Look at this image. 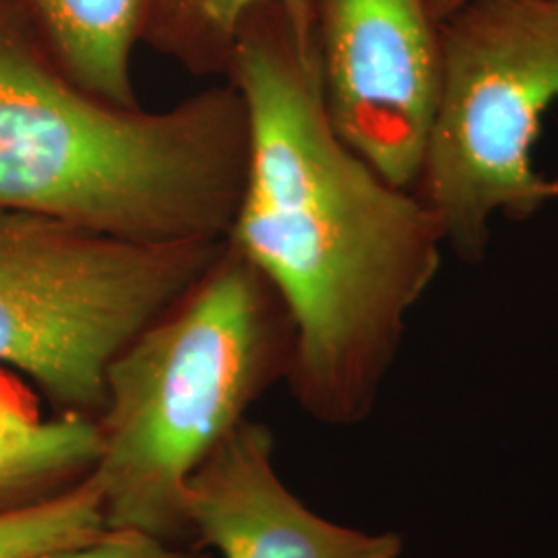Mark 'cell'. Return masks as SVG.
Returning <instances> with one entry per match:
<instances>
[{"mask_svg":"<svg viewBox=\"0 0 558 558\" xmlns=\"http://www.w3.org/2000/svg\"><path fill=\"white\" fill-rule=\"evenodd\" d=\"M226 81L248 117L246 177L226 240L292 319V398L320 424L356 426L437 278L442 228L414 191L383 179L336 133L317 40L283 4L265 2L242 21Z\"/></svg>","mask_w":558,"mask_h":558,"instance_id":"1","label":"cell"},{"mask_svg":"<svg viewBox=\"0 0 558 558\" xmlns=\"http://www.w3.org/2000/svg\"><path fill=\"white\" fill-rule=\"evenodd\" d=\"M246 163L230 81L166 110L101 100L0 4V207L140 242L223 240Z\"/></svg>","mask_w":558,"mask_h":558,"instance_id":"2","label":"cell"},{"mask_svg":"<svg viewBox=\"0 0 558 558\" xmlns=\"http://www.w3.org/2000/svg\"><path fill=\"white\" fill-rule=\"evenodd\" d=\"M294 325L228 240L218 259L110 362L92 478L106 527L189 539L184 486L253 403L286 380Z\"/></svg>","mask_w":558,"mask_h":558,"instance_id":"3","label":"cell"},{"mask_svg":"<svg viewBox=\"0 0 558 558\" xmlns=\"http://www.w3.org/2000/svg\"><path fill=\"white\" fill-rule=\"evenodd\" d=\"M223 240L140 242L0 207V368L98 418L120 350L214 265Z\"/></svg>","mask_w":558,"mask_h":558,"instance_id":"4","label":"cell"},{"mask_svg":"<svg viewBox=\"0 0 558 558\" xmlns=\"http://www.w3.org/2000/svg\"><path fill=\"white\" fill-rule=\"evenodd\" d=\"M439 101L414 193L445 244L476 260L488 221L527 220L558 197L534 168L558 101V0H465L440 21Z\"/></svg>","mask_w":558,"mask_h":558,"instance_id":"5","label":"cell"},{"mask_svg":"<svg viewBox=\"0 0 558 558\" xmlns=\"http://www.w3.org/2000/svg\"><path fill=\"white\" fill-rule=\"evenodd\" d=\"M320 92L336 133L414 191L439 101L440 21L426 0H315Z\"/></svg>","mask_w":558,"mask_h":558,"instance_id":"6","label":"cell"},{"mask_svg":"<svg viewBox=\"0 0 558 558\" xmlns=\"http://www.w3.org/2000/svg\"><path fill=\"white\" fill-rule=\"evenodd\" d=\"M271 430L246 418L186 480L193 546L220 558H398L403 539L320 518L283 484Z\"/></svg>","mask_w":558,"mask_h":558,"instance_id":"7","label":"cell"},{"mask_svg":"<svg viewBox=\"0 0 558 558\" xmlns=\"http://www.w3.org/2000/svg\"><path fill=\"white\" fill-rule=\"evenodd\" d=\"M66 80L101 100L140 106L133 50L154 0H0Z\"/></svg>","mask_w":558,"mask_h":558,"instance_id":"8","label":"cell"},{"mask_svg":"<svg viewBox=\"0 0 558 558\" xmlns=\"http://www.w3.org/2000/svg\"><path fill=\"white\" fill-rule=\"evenodd\" d=\"M265 2H279L315 38V0H154L143 44L195 77H226L240 25Z\"/></svg>","mask_w":558,"mask_h":558,"instance_id":"9","label":"cell"},{"mask_svg":"<svg viewBox=\"0 0 558 558\" xmlns=\"http://www.w3.org/2000/svg\"><path fill=\"white\" fill-rule=\"evenodd\" d=\"M98 486L92 476L32 502L0 509V558H34L77 546L106 532Z\"/></svg>","mask_w":558,"mask_h":558,"instance_id":"10","label":"cell"},{"mask_svg":"<svg viewBox=\"0 0 558 558\" xmlns=\"http://www.w3.org/2000/svg\"><path fill=\"white\" fill-rule=\"evenodd\" d=\"M34 558H211L197 546L156 538L135 530H106L98 538L77 546L50 550Z\"/></svg>","mask_w":558,"mask_h":558,"instance_id":"11","label":"cell"},{"mask_svg":"<svg viewBox=\"0 0 558 558\" xmlns=\"http://www.w3.org/2000/svg\"><path fill=\"white\" fill-rule=\"evenodd\" d=\"M428 2V9L430 13L442 21L445 17H449L453 11H458L459 7L465 2V0H426Z\"/></svg>","mask_w":558,"mask_h":558,"instance_id":"12","label":"cell"}]
</instances>
